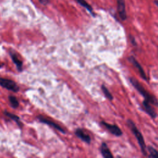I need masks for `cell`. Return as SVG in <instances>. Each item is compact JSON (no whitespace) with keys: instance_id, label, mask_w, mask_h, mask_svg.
Here are the masks:
<instances>
[{"instance_id":"obj_17","label":"cell","mask_w":158,"mask_h":158,"mask_svg":"<svg viewBox=\"0 0 158 158\" xmlns=\"http://www.w3.org/2000/svg\"><path fill=\"white\" fill-rule=\"evenodd\" d=\"M38 1L42 5H43L44 6L47 5L50 2V0H38Z\"/></svg>"},{"instance_id":"obj_14","label":"cell","mask_w":158,"mask_h":158,"mask_svg":"<svg viewBox=\"0 0 158 158\" xmlns=\"http://www.w3.org/2000/svg\"><path fill=\"white\" fill-rule=\"evenodd\" d=\"M8 98H9V101L11 103V105L13 108L16 109L17 107H19V103L17 98L16 96H14L13 95H10V96H9Z\"/></svg>"},{"instance_id":"obj_3","label":"cell","mask_w":158,"mask_h":158,"mask_svg":"<svg viewBox=\"0 0 158 158\" xmlns=\"http://www.w3.org/2000/svg\"><path fill=\"white\" fill-rule=\"evenodd\" d=\"M0 86L15 93L19 92V87L17 84L11 79L0 78Z\"/></svg>"},{"instance_id":"obj_6","label":"cell","mask_w":158,"mask_h":158,"mask_svg":"<svg viewBox=\"0 0 158 158\" xmlns=\"http://www.w3.org/2000/svg\"><path fill=\"white\" fill-rule=\"evenodd\" d=\"M101 124L103 126H104L112 134L114 135L115 136L117 137H119L122 135V131L121 130V129L118 127L116 125H112L108 123H106L104 121H102Z\"/></svg>"},{"instance_id":"obj_9","label":"cell","mask_w":158,"mask_h":158,"mask_svg":"<svg viewBox=\"0 0 158 158\" xmlns=\"http://www.w3.org/2000/svg\"><path fill=\"white\" fill-rule=\"evenodd\" d=\"M75 134L77 137L81 139L84 142L90 144L91 143V138L89 135L86 134L82 129H77L75 131Z\"/></svg>"},{"instance_id":"obj_19","label":"cell","mask_w":158,"mask_h":158,"mask_svg":"<svg viewBox=\"0 0 158 158\" xmlns=\"http://www.w3.org/2000/svg\"><path fill=\"white\" fill-rule=\"evenodd\" d=\"M3 67V66L2 64H0V68H2Z\"/></svg>"},{"instance_id":"obj_5","label":"cell","mask_w":158,"mask_h":158,"mask_svg":"<svg viewBox=\"0 0 158 158\" xmlns=\"http://www.w3.org/2000/svg\"><path fill=\"white\" fill-rule=\"evenodd\" d=\"M117 5V11L119 15L120 18L122 21H125L127 18L126 9V3L124 0H116Z\"/></svg>"},{"instance_id":"obj_11","label":"cell","mask_w":158,"mask_h":158,"mask_svg":"<svg viewBox=\"0 0 158 158\" xmlns=\"http://www.w3.org/2000/svg\"><path fill=\"white\" fill-rule=\"evenodd\" d=\"M100 151H101V154H102V155L104 157L112 158L114 157L106 143H102V145L101 146V148H100Z\"/></svg>"},{"instance_id":"obj_13","label":"cell","mask_w":158,"mask_h":158,"mask_svg":"<svg viewBox=\"0 0 158 158\" xmlns=\"http://www.w3.org/2000/svg\"><path fill=\"white\" fill-rule=\"evenodd\" d=\"M4 114H5V115H6V116L8 117L9 118H10L11 120H13V121H14V122H16L17 123V124L20 127H22V123H21V121H20V118H19L17 115H15V114H11V113H10L9 112L6 111H4Z\"/></svg>"},{"instance_id":"obj_8","label":"cell","mask_w":158,"mask_h":158,"mask_svg":"<svg viewBox=\"0 0 158 158\" xmlns=\"http://www.w3.org/2000/svg\"><path fill=\"white\" fill-rule=\"evenodd\" d=\"M143 110L148 114H149V115L152 117V118H154L157 117V114L155 111V110L154 109V108L151 106V103L148 101H147L146 100H144L143 103Z\"/></svg>"},{"instance_id":"obj_12","label":"cell","mask_w":158,"mask_h":158,"mask_svg":"<svg viewBox=\"0 0 158 158\" xmlns=\"http://www.w3.org/2000/svg\"><path fill=\"white\" fill-rule=\"evenodd\" d=\"M76 2H77V3H78L81 6H82V7L85 8L88 11H89V13L93 16H95V13L93 12V9L92 8V7L85 1V0H75Z\"/></svg>"},{"instance_id":"obj_1","label":"cell","mask_w":158,"mask_h":158,"mask_svg":"<svg viewBox=\"0 0 158 158\" xmlns=\"http://www.w3.org/2000/svg\"><path fill=\"white\" fill-rule=\"evenodd\" d=\"M130 81L133 86L137 90V91L145 98V100L149 102L151 104L158 106V101L153 96L150 95L137 80H136L135 78H130Z\"/></svg>"},{"instance_id":"obj_10","label":"cell","mask_w":158,"mask_h":158,"mask_svg":"<svg viewBox=\"0 0 158 158\" xmlns=\"http://www.w3.org/2000/svg\"><path fill=\"white\" fill-rule=\"evenodd\" d=\"M9 54H10V56L11 57V59H12L13 62L16 66L17 70L19 72H22V66H23L22 61L20 60V59L18 58L17 55L13 51H10Z\"/></svg>"},{"instance_id":"obj_4","label":"cell","mask_w":158,"mask_h":158,"mask_svg":"<svg viewBox=\"0 0 158 158\" xmlns=\"http://www.w3.org/2000/svg\"><path fill=\"white\" fill-rule=\"evenodd\" d=\"M37 118L38 120H39V121L42 122V123H43V124H45L50 127H53L54 129H55L56 130L63 133V134H65L66 133V131L60 126H59L58 124H57L56 123L54 122L53 121H51V120H49L48 119V118L44 117L42 115H38L37 116Z\"/></svg>"},{"instance_id":"obj_15","label":"cell","mask_w":158,"mask_h":158,"mask_svg":"<svg viewBox=\"0 0 158 158\" xmlns=\"http://www.w3.org/2000/svg\"><path fill=\"white\" fill-rule=\"evenodd\" d=\"M101 89H102V91H103V93L104 94L105 96H106L108 100L112 101L114 98H113V96L112 95V94H111V93H110V92L108 90V89H107L104 85H103L101 86Z\"/></svg>"},{"instance_id":"obj_18","label":"cell","mask_w":158,"mask_h":158,"mask_svg":"<svg viewBox=\"0 0 158 158\" xmlns=\"http://www.w3.org/2000/svg\"><path fill=\"white\" fill-rule=\"evenodd\" d=\"M154 3L156 5V6L157 7V8H158V0H154Z\"/></svg>"},{"instance_id":"obj_16","label":"cell","mask_w":158,"mask_h":158,"mask_svg":"<svg viewBox=\"0 0 158 158\" xmlns=\"http://www.w3.org/2000/svg\"><path fill=\"white\" fill-rule=\"evenodd\" d=\"M148 150L149 152V155L148 156L149 157L158 158V151L156 149H154L153 147L149 146L148 147Z\"/></svg>"},{"instance_id":"obj_2","label":"cell","mask_w":158,"mask_h":158,"mask_svg":"<svg viewBox=\"0 0 158 158\" xmlns=\"http://www.w3.org/2000/svg\"><path fill=\"white\" fill-rule=\"evenodd\" d=\"M127 122L128 126L130 127V130H132V132L134 134L135 137H136V138L138 142V144L141 148L142 153L145 156H147L146 147L145 142V140H144V138H143V137L141 133L140 132V130L138 129V128L137 127V126H135V124L132 120L129 119L127 121Z\"/></svg>"},{"instance_id":"obj_7","label":"cell","mask_w":158,"mask_h":158,"mask_svg":"<svg viewBox=\"0 0 158 158\" xmlns=\"http://www.w3.org/2000/svg\"><path fill=\"white\" fill-rule=\"evenodd\" d=\"M129 61L137 68V69L138 70V72L140 75V76L144 79V80L146 81L147 80V77L146 75L145 72L144 71L143 68L141 66V64L137 61V59L134 57V56H130L129 58Z\"/></svg>"}]
</instances>
